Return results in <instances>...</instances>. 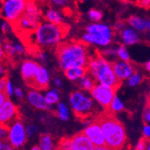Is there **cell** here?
<instances>
[{
	"label": "cell",
	"mask_w": 150,
	"mask_h": 150,
	"mask_svg": "<svg viewBox=\"0 0 150 150\" xmlns=\"http://www.w3.org/2000/svg\"><path fill=\"white\" fill-rule=\"evenodd\" d=\"M50 3L58 8H66L69 6L70 0H50Z\"/></svg>",
	"instance_id": "cell-38"
},
{
	"label": "cell",
	"mask_w": 150,
	"mask_h": 150,
	"mask_svg": "<svg viewBox=\"0 0 150 150\" xmlns=\"http://www.w3.org/2000/svg\"><path fill=\"white\" fill-rule=\"evenodd\" d=\"M69 102L76 117L81 120L94 116L99 106L87 92L81 89L75 90L69 94Z\"/></svg>",
	"instance_id": "cell-6"
},
{
	"label": "cell",
	"mask_w": 150,
	"mask_h": 150,
	"mask_svg": "<svg viewBox=\"0 0 150 150\" xmlns=\"http://www.w3.org/2000/svg\"><path fill=\"white\" fill-rule=\"evenodd\" d=\"M145 69H146V70L147 72L150 71V61H149V60H147V61L145 63Z\"/></svg>",
	"instance_id": "cell-51"
},
{
	"label": "cell",
	"mask_w": 150,
	"mask_h": 150,
	"mask_svg": "<svg viewBox=\"0 0 150 150\" xmlns=\"http://www.w3.org/2000/svg\"><path fill=\"white\" fill-rule=\"evenodd\" d=\"M3 50L6 54V59H13L24 55L25 46L16 40H5L3 44Z\"/></svg>",
	"instance_id": "cell-17"
},
{
	"label": "cell",
	"mask_w": 150,
	"mask_h": 150,
	"mask_svg": "<svg viewBox=\"0 0 150 150\" xmlns=\"http://www.w3.org/2000/svg\"><path fill=\"white\" fill-rule=\"evenodd\" d=\"M79 1H82V2H83V1H86V0H79Z\"/></svg>",
	"instance_id": "cell-56"
},
{
	"label": "cell",
	"mask_w": 150,
	"mask_h": 150,
	"mask_svg": "<svg viewBox=\"0 0 150 150\" xmlns=\"http://www.w3.org/2000/svg\"><path fill=\"white\" fill-rule=\"evenodd\" d=\"M23 15L28 18L36 27L42 21V12L34 0H28Z\"/></svg>",
	"instance_id": "cell-18"
},
{
	"label": "cell",
	"mask_w": 150,
	"mask_h": 150,
	"mask_svg": "<svg viewBox=\"0 0 150 150\" xmlns=\"http://www.w3.org/2000/svg\"><path fill=\"white\" fill-rule=\"evenodd\" d=\"M13 95L16 96L17 98H19V99H23L24 97V93H23L22 88L15 86V92H13Z\"/></svg>",
	"instance_id": "cell-44"
},
{
	"label": "cell",
	"mask_w": 150,
	"mask_h": 150,
	"mask_svg": "<svg viewBox=\"0 0 150 150\" xmlns=\"http://www.w3.org/2000/svg\"><path fill=\"white\" fill-rule=\"evenodd\" d=\"M3 141L4 140L0 139V150H2V148H3Z\"/></svg>",
	"instance_id": "cell-54"
},
{
	"label": "cell",
	"mask_w": 150,
	"mask_h": 150,
	"mask_svg": "<svg viewBox=\"0 0 150 150\" xmlns=\"http://www.w3.org/2000/svg\"><path fill=\"white\" fill-rule=\"evenodd\" d=\"M137 4L145 9H149L150 7V0H137Z\"/></svg>",
	"instance_id": "cell-43"
},
{
	"label": "cell",
	"mask_w": 150,
	"mask_h": 150,
	"mask_svg": "<svg viewBox=\"0 0 150 150\" xmlns=\"http://www.w3.org/2000/svg\"><path fill=\"white\" fill-rule=\"evenodd\" d=\"M25 131L26 135L28 138H33L36 136L39 132V127L35 124H29L25 126Z\"/></svg>",
	"instance_id": "cell-32"
},
{
	"label": "cell",
	"mask_w": 150,
	"mask_h": 150,
	"mask_svg": "<svg viewBox=\"0 0 150 150\" xmlns=\"http://www.w3.org/2000/svg\"><path fill=\"white\" fill-rule=\"evenodd\" d=\"M124 109H125V105H124L123 101H122L117 94H115V96L112 100L107 110L109 112H111L112 114H117V113L123 112Z\"/></svg>",
	"instance_id": "cell-27"
},
{
	"label": "cell",
	"mask_w": 150,
	"mask_h": 150,
	"mask_svg": "<svg viewBox=\"0 0 150 150\" xmlns=\"http://www.w3.org/2000/svg\"><path fill=\"white\" fill-rule=\"evenodd\" d=\"M38 59L42 62V63H46L49 59V56L48 53L45 50H40L39 53H38Z\"/></svg>",
	"instance_id": "cell-40"
},
{
	"label": "cell",
	"mask_w": 150,
	"mask_h": 150,
	"mask_svg": "<svg viewBox=\"0 0 150 150\" xmlns=\"http://www.w3.org/2000/svg\"><path fill=\"white\" fill-rule=\"evenodd\" d=\"M31 149H32V150H40L38 145H36V146H32Z\"/></svg>",
	"instance_id": "cell-53"
},
{
	"label": "cell",
	"mask_w": 150,
	"mask_h": 150,
	"mask_svg": "<svg viewBox=\"0 0 150 150\" xmlns=\"http://www.w3.org/2000/svg\"><path fill=\"white\" fill-rule=\"evenodd\" d=\"M0 29H1V33L4 35L9 34V33H11L13 30L12 23H10L9 22L6 21L4 19H3V22H1V23H0Z\"/></svg>",
	"instance_id": "cell-35"
},
{
	"label": "cell",
	"mask_w": 150,
	"mask_h": 150,
	"mask_svg": "<svg viewBox=\"0 0 150 150\" xmlns=\"http://www.w3.org/2000/svg\"><path fill=\"white\" fill-rule=\"evenodd\" d=\"M84 31L81 35V42L98 49L112 44L115 37V31L112 27L101 22L88 24Z\"/></svg>",
	"instance_id": "cell-5"
},
{
	"label": "cell",
	"mask_w": 150,
	"mask_h": 150,
	"mask_svg": "<svg viewBox=\"0 0 150 150\" xmlns=\"http://www.w3.org/2000/svg\"><path fill=\"white\" fill-rule=\"evenodd\" d=\"M127 24L138 31L139 33H148L150 30V22L147 18H142L138 16H131L127 20Z\"/></svg>",
	"instance_id": "cell-20"
},
{
	"label": "cell",
	"mask_w": 150,
	"mask_h": 150,
	"mask_svg": "<svg viewBox=\"0 0 150 150\" xmlns=\"http://www.w3.org/2000/svg\"><path fill=\"white\" fill-rule=\"evenodd\" d=\"M55 49L59 66L63 71L71 67H86L91 57L89 46L81 40L62 42Z\"/></svg>",
	"instance_id": "cell-2"
},
{
	"label": "cell",
	"mask_w": 150,
	"mask_h": 150,
	"mask_svg": "<svg viewBox=\"0 0 150 150\" xmlns=\"http://www.w3.org/2000/svg\"><path fill=\"white\" fill-rule=\"evenodd\" d=\"M6 78H0V91H4L5 86H6Z\"/></svg>",
	"instance_id": "cell-49"
},
{
	"label": "cell",
	"mask_w": 150,
	"mask_h": 150,
	"mask_svg": "<svg viewBox=\"0 0 150 150\" xmlns=\"http://www.w3.org/2000/svg\"><path fill=\"white\" fill-rule=\"evenodd\" d=\"M40 63L33 59H25L20 65V73L25 83L31 86L33 77L38 70Z\"/></svg>",
	"instance_id": "cell-16"
},
{
	"label": "cell",
	"mask_w": 150,
	"mask_h": 150,
	"mask_svg": "<svg viewBox=\"0 0 150 150\" xmlns=\"http://www.w3.org/2000/svg\"><path fill=\"white\" fill-rule=\"evenodd\" d=\"M57 148L61 150H70V139L63 138L62 139H60Z\"/></svg>",
	"instance_id": "cell-37"
},
{
	"label": "cell",
	"mask_w": 150,
	"mask_h": 150,
	"mask_svg": "<svg viewBox=\"0 0 150 150\" xmlns=\"http://www.w3.org/2000/svg\"><path fill=\"white\" fill-rule=\"evenodd\" d=\"M1 3H2V0H0V7H1Z\"/></svg>",
	"instance_id": "cell-55"
},
{
	"label": "cell",
	"mask_w": 150,
	"mask_h": 150,
	"mask_svg": "<svg viewBox=\"0 0 150 150\" xmlns=\"http://www.w3.org/2000/svg\"><path fill=\"white\" fill-rule=\"evenodd\" d=\"M7 139L6 140L12 145L13 149H19L23 147L27 141L25 125L19 119L13 120L8 126Z\"/></svg>",
	"instance_id": "cell-8"
},
{
	"label": "cell",
	"mask_w": 150,
	"mask_h": 150,
	"mask_svg": "<svg viewBox=\"0 0 150 150\" xmlns=\"http://www.w3.org/2000/svg\"><path fill=\"white\" fill-rule=\"evenodd\" d=\"M87 16L88 18L92 21V23H99L103 20V13L95 8H92L88 11L87 13Z\"/></svg>",
	"instance_id": "cell-31"
},
{
	"label": "cell",
	"mask_w": 150,
	"mask_h": 150,
	"mask_svg": "<svg viewBox=\"0 0 150 150\" xmlns=\"http://www.w3.org/2000/svg\"><path fill=\"white\" fill-rule=\"evenodd\" d=\"M86 67H71L64 70V75L71 82H76L78 79H80L85 74H86Z\"/></svg>",
	"instance_id": "cell-22"
},
{
	"label": "cell",
	"mask_w": 150,
	"mask_h": 150,
	"mask_svg": "<svg viewBox=\"0 0 150 150\" xmlns=\"http://www.w3.org/2000/svg\"><path fill=\"white\" fill-rule=\"evenodd\" d=\"M6 59V54H5V51L3 50V47L0 46V60H5Z\"/></svg>",
	"instance_id": "cell-50"
},
{
	"label": "cell",
	"mask_w": 150,
	"mask_h": 150,
	"mask_svg": "<svg viewBox=\"0 0 150 150\" xmlns=\"http://www.w3.org/2000/svg\"><path fill=\"white\" fill-rule=\"evenodd\" d=\"M142 136L146 139H150V124L144 123L142 129Z\"/></svg>",
	"instance_id": "cell-41"
},
{
	"label": "cell",
	"mask_w": 150,
	"mask_h": 150,
	"mask_svg": "<svg viewBox=\"0 0 150 150\" xmlns=\"http://www.w3.org/2000/svg\"><path fill=\"white\" fill-rule=\"evenodd\" d=\"M66 24H55L47 21H42L36 28L25 38H29L31 43L38 50H46L55 49L67 36Z\"/></svg>",
	"instance_id": "cell-1"
},
{
	"label": "cell",
	"mask_w": 150,
	"mask_h": 150,
	"mask_svg": "<svg viewBox=\"0 0 150 150\" xmlns=\"http://www.w3.org/2000/svg\"><path fill=\"white\" fill-rule=\"evenodd\" d=\"M142 120L144 123L150 124V108L149 105L147 104L146 107H145L143 113H142Z\"/></svg>",
	"instance_id": "cell-39"
},
{
	"label": "cell",
	"mask_w": 150,
	"mask_h": 150,
	"mask_svg": "<svg viewBox=\"0 0 150 150\" xmlns=\"http://www.w3.org/2000/svg\"><path fill=\"white\" fill-rule=\"evenodd\" d=\"M5 38L3 37V35L2 34H0V46H3V44H4V42H5Z\"/></svg>",
	"instance_id": "cell-52"
},
{
	"label": "cell",
	"mask_w": 150,
	"mask_h": 150,
	"mask_svg": "<svg viewBox=\"0 0 150 150\" xmlns=\"http://www.w3.org/2000/svg\"><path fill=\"white\" fill-rule=\"evenodd\" d=\"M38 146L40 150H54L57 148L55 140L49 134L40 135Z\"/></svg>",
	"instance_id": "cell-23"
},
{
	"label": "cell",
	"mask_w": 150,
	"mask_h": 150,
	"mask_svg": "<svg viewBox=\"0 0 150 150\" xmlns=\"http://www.w3.org/2000/svg\"><path fill=\"white\" fill-rule=\"evenodd\" d=\"M8 74V63L6 59L0 60V78L7 77Z\"/></svg>",
	"instance_id": "cell-36"
},
{
	"label": "cell",
	"mask_w": 150,
	"mask_h": 150,
	"mask_svg": "<svg viewBox=\"0 0 150 150\" xmlns=\"http://www.w3.org/2000/svg\"><path fill=\"white\" fill-rule=\"evenodd\" d=\"M8 97L6 96V94L5 93V92L4 91H0V106H1L4 103H5V101L7 99Z\"/></svg>",
	"instance_id": "cell-47"
},
{
	"label": "cell",
	"mask_w": 150,
	"mask_h": 150,
	"mask_svg": "<svg viewBox=\"0 0 150 150\" xmlns=\"http://www.w3.org/2000/svg\"><path fill=\"white\" fill-rule=\"evenodd\" d=\"M42 17L45 21L52 23L65 24V16L56 7H49L44 13H42Z\"/></svg>",
	"instance_id": "cell-21"
},
{
	"label": "cell",
	"mask_w": 150,
	"mask_h": 150,
	"mask_svg": "<svg viewBox=\"0 0 150 150\" xmlns=\"http://www.w3.org/2000/svg\"><path fill=\"white\" fill-rule=\"evenodd\" d=\"M44 97L46 100V103L50 107H52L54 105H56L59 100H60V93L59 88H50L46 91L44 93Z\"/></svg>",
	"instance_id": "cell-25"
},
{
	"label": "cell",
	"mask_w": 150,
	"mask_h": 150,
	"mask_svg": "<svg viewBox=\"0 0 150 150\" xmlns=\"http://www.w3.org/2000/svg\"><path fill=\"white\" fill-rule=\"evenodd\" d=\"M112 64L113 72L120 83L126 81L131 76V74L136 70V66L130 60L124 61V60L117 59V60H113Z\"/></svg>",
	"instance_id": "cell-12"
},
{
	"label": "cell",
	"mask_w": 150,
	"mask_h": 150,
	"mask_svg": "<svg viewBox=\"0 0 150 150\" xmlns=\"http://www.w3.org/2000/svg\"><path fill=\"white\" fill-rule=\"evenodd\" d=\"M50 81V73L48 69L42 65H40L30 87L39 90H44L49 87Z\"/></svg>",
	"instance_id": "cell-14"
},
{
	"label": "cell",
	"mask_w": 150,
	"mask_h": 150,
	"mask_svg": "<svg viewBox=\"0 0 150 150\" xmlns=\"http://www.w3.org/2000/svg\"><path fill=\"white\" fill-rule=\"evenodd\" d=\"M98 52L103 58L107 59L108 60H110L112 62L117 59V47L113 46L112 44L99 49Z\"/></svg>",
	"instance_id": "cell-28"
},
{
	"label": "cell",
	"mask_w": 150,
	"mask_h": 150,
	"mask_svg": "<svg viewBox=\"0 0 150 150\" xmlns=\"http://www.w3.org/2000/svg\"><path fill=\"white\" fill-rule=\"evenodd\" d=\"M52 83L54 85L56 88H61L62 85H63V82H62V79L59 76H55L53 79H52Z\"/></svg>",
	"instance_id": "cell-45"
},
{
	"label": "cell",
	"mask_w": 150,
	"mask_h": 150,
	"mask_svg": "<svg viewBox=\"0 0 150 150\" xmlns=\"http://www.w3.org/2000/svg\"><path fill=\"white\" fill-rule=\"evenodd\" d=\"M5 93L6 94V96L8 98L13 96V92H15V86L12 83V81L10 79H8V77L6 78V86L4 89Z\"/></svg>",
	"instance_id": "cell-34"
},
{
	"label": "cell",
	"mask_w": 150,
	"mask_h": 150,
	"mask_svg": "<svg viewBox=\"0 0 150 150\" xmlns=\"http://www.w3.org/2000/svg\"><path fill=\"white\" fill-rule=\"evenodd\" d=\"M117 88L115 87L96 83L89 93L95 103L100 107L107 110L112 100L115 96Z\"/></svg>",
	"instance_id": "cell-9"
},
{
	"label": "cell",
	"mask_w": 150,
	"mask_h": 150,
	"mask_svg": "<svg viewBox=\"0 0 150 150\" xmlns=\"http://www.w3.org/2000/svg\"><path fill=\"white\" fill-rule=\"evenodd\" d=\"M56 115L62 121H67L69 120L70 117V109L65 103L59 102L56 104Z\"/></svg>",
	"instance_id": "cell-26"
},
{
	"label": "cell",
	"mask_w": 150,
	"mask_h": 150,
	"mask_svg": "<svg viewBox=\"0 0 150 150\" xmlns=\"http://www.w3.org/2000/svg\"><path fill=\"white\" fill-rule=\"evenodd\" d=\"M26 98L28 103L36 110L40 111H49L50 107L46 103L44 93L40 92V90L36 88H32L27 93Z\"/></svg>",
	"instance_id": "cell-15"
},
{
	"label": "cell",
	"mask_w": 150,
	"mask_h": 150,
	"mask_svg": "<svg viewBox=\"0 0 150 150\" xmlns=\"http://www.w3.org/2000/svg\"><path fill=\"white\" fill-rule=\"evenodd\" d=\"M143 80H144V76L142 75V73L136 69L131 74V76L126 80V82L129 87H136L139 86L143 82Z\"/></svg>",
	"instance_id": "cell-29"
},
{
	"label": "cell",
	"mask_w": 150,
	"mask_h": 150,
	"mask_svg": "<svg viewBox=\"0 0 150 150\" xmlns=\"http://www.w3.org/2000/svg\"><path fill=\"white\" fill-rule=\"evenodd\" d=\"M76 82L78 83L79 88L85 92H87V93H89L92 90V88L94 86V85L96 84V82H95V80L93 78V76L91 75H89L88 73L85 74Z\"/></svg>",
	"instance_id": "cell-24"
},
{
	"label": "cell",
	"mask_w": 150,
	"mask_h": 150,
	"mask_svg": "<svg viewBox=\"0 0 150 150\" xmlns=\"http://www.w3.org/2000/svg\"><path fill=\"white\" fill-rule=\"evenodd\" d=\"M89 140L94 146V150H108L105 146L104 137L103 134V130L98 120H93V121L87 126H86L85 129L82 131Z\"/></svg>",
	"instance_id": "cell-10"
},
{
	"label": "cell",
	"mask_w": 150,
	"mask_h": 150,
	"mask_svg": "<svg viewBox=\"0 0 150 150\" xmlns=\"http://www.w3.org/2000/svg\"><path fill=\"white\" fill-rule=\"evenodd\" d=\"M7 132H8V127L0 124V139L6 140L7 139Z\"/></svg>",
	"instance_id": "cell-42"
},
{
	"label": "cell",
	"mask_w": 150,
	"mask_h": 150,
	"mask_svg": "<svg viewBox=\"0 0 150 150\" xmlns=\"http://www.w3.org/2000/svg\"><path fill=\"white\" fill-rule=\"evenodd\" d=\"M118 33L121 44L127 47L139 44L141 42V34L127 23L118 31Z\"/></svg>",
	"instance_id": "cell-13"
},
{
	"label": "cell",
	"mask_w": 150,
	"mask_h": 150,
	"mask_svg": "<svg viewBox=\"0 0 150 150\" xmlns=\"http://www.w3.org/2000/svg\"><path fill=\"white\" fill-rule=\"evenodd\" d=\"M136 150H149L150 149V143H149V139H146L144 138L140 139L137 144H136L135 146Z\"/></svg>",
	"instance_id": "cell-33"
},
{
	"label": "cell",
	"mask_w": 150,
	"mask_h": 150,
	"mask_svg": "<svg viewBox=\"0 0 150 150\" xmlns=\"http://www.w3.org/2000/svg\"><path fill=\"white\" fill-rule=\"evenodd\" d=\"M28 0H2L0 7V17L15 23L23 13Z\"/></svg>",
	"instance_id": "cell-7"
},
{
	"label": "cell",
	"mask_w": 150,
	"mask_h": 150,
	"mask_svg": "<svg viewBox=\"0 0 150 150\" xmlns=\"http://www.w3.org/2000/svg\"><path fill=\"white\" fill-rule=\"evenodd\" d=\"M127 23H125V22H122V21H120V22H117L116 23V24H115V30L114 31H119V30H120L122 27H123L125 24H126Z\"/></svg>",
	"instance_id": "cell-48"
},
{
	"label": "cell",
	"mask_w": 150,
	"mask_h": 150,
	"mask_svg": "<svg viewBox=\"0 0 150 150\" xmlns=\"http://www.w3.org/2000/svg\"><path fill=\"white\" fill-rule=\"evenodd\" d=\"M104 137L108 149L119 150L126 147L128 138L123 124L115 117V114L105 112L97 119Z\"/></svg>",
	"instance_id": "cell-3"
},
{
	"label": "cell",
	"mask_w": 150,
	"mask_h": 150,
	"mask_svg": "<svg viewBox=\"0 0 150 150\" xmlns=\"http://www.w3.org/2000/svg\"><path fill=\"white\" fill-rule=\"evenodd\" d=\"M17 119H19L18 107L7 98L0 106V124L8 126Z\"/></svg>",
	"instance_id": "cell-11"
},
{
	"label": "cell",
	"mask_w": 150,
	"mask_h": 150,
	"mask_svg": "<svg viewBox=\"0 0 150 150\" xmlns=\"http://www.w3.org/2000/svg\"><path fill=\"white\" fill-rule=\"evenodd\" d=\"M117 59L124 61L130 60V54L127 46L121 44L119 47H117Z\"/></svg>",
	"instance_id": "cell-30"
},
{
	"label": "cell",
	"mask_w": 150,
	"mask_h": 150,
	"mask_svg": "<svg viewBox=\"0 0 150 150\" xmlns=\"http://www.w3.org/2000/svg\"><path fill=\"white\" fill-rule=\"evenodd\" d=\"M12 149H13L12 145L6 139L4 140L3 141V148H2V150H12Z\"/></svg>",
	"instance_id": "cell-46"
},
{
	"label": "cell",
	"mask_w": 150,
	"mask_h": 150,
	"mask_svg": "<svg viewBox=\"0 0 150 150\" xmlns=\"http://www.w3.org/2000/svg\"><path fill=\"white\" fill-rule=\"evenodd\" d=\"M70 150H94V146L83 132H80L70 138Z\"/></svg>",
	"instance_id": "cell-19"
},
{
	"label": "cell",
	"mask_w": 150,
	"mask_h": 150,
	"mask_svg": "<svg viewBox=\"0 0 150 150\" xmlns=\"http://www.w3.org/2000/svg\"><path fill=\"white\" fill-rule=\"evenodd\" d=\"M86 71L98 84L110 86L117 89L121 84L113 72L112 61L103 58L99 52L90 57L86 65Z\"/></svg>",
	"instance_id": "cell-4"
}]
</instances>
